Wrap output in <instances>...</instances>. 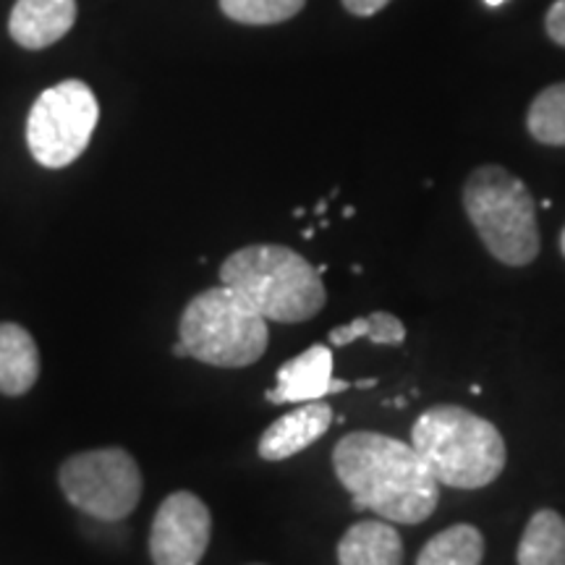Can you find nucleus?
<instances>
[{
  "label": "nucleus",
  "instance_id": "obj_19",
  "mask_svg": "<svg viewBox=\"0 0 565 565\" xmlns=\"http://www.w3.org/2000/svg\"><path fill=\"white\" fill-rule=\"evenodd\" d=\"M545 30H547L550 38H553V42H557V45L565 47V0H555L553 9L547 11Z\"/></svg>",
  "mask_w": 565,
  "mask_h": 565
},
{
  "label": "nucleus",
  "instance_id": "obj_18",
  "mask_svg": "<svg viewBox=\"0 0 565 565\" xmlns=\"http://www.w3.org/2000/svg\"><path fill=\"white\" fill-rule=\"evenodd\" d=\"M307 0H221V9L238 24L267 26L294 19Z\"/></svg>",
  "mask_w": 565,
  "mask_h": 565
},
{
  "label": "nucleus",
  "instance_id": "obj_15",
  "mask_svg": "<svg viewBox=\"0 0 565 565\" xmlns=\"http://www.w3.org/2000/svg\"><path fill=\"white\" fill-rule=\"evenodd\" d=\"M484 536L477 526L456 524L422 547L416 565H482Z\"/></svg>",
  "mask_w": 565,
  "mask_h": 565
},
{
  "label": "nucleus",
  "instance_id": "obj_12",
  "mask_svg": "<svg viewBox=\"0 0 565 565\" xmlns=\"http://www.w3.org/2000/svg\"><path fill=\"white\" fill-rule=\"evenodd\" d=\"M338 565H404V540L391 521H359L338 542Z\"/></svg>",
  "mask_w": 565,
  "mask_h": 565
},
{
  "label": "nucleus",
  "instance_id": "obj_1",
  "mask_svg": "<svg viewBox=\"0 0 565 565\" xmlns=\"http://www.w3.org/2000/svg\"><path fill=\"white\" fill-rule=\"evenodd\" d=\"M333 469L356 511L391 524H422L440 503L437 482L414 445L380 433H349L333 450Z\"/></svg>",
  "mask_w": 565,
  "mask_h": 565
},
{
  "label": "nucleus",
  "instance_id": "obj_7",
  "mask_svg": "<svg viewBox=\"0 0 565 565\" xmlns=\"http://www.w3.org/2000/svg\"><path fill=\"white\" fill-rule=\"evenodd\" d=\"M58 482L71 503L100 521H124L141 498V471L124 448L71 456L61 466Z\"/></svg>",
  "mask_w": 565,
  "mask_h": 565
},
{
  "label": "nucleus",
  "instance_id": "obj_21",
  "mask_svg": "<svg viewBox=\"0 0 565 565\" xmlns=\"http://www.w3.org/2000/svg\"><path fill=\"white\" fill-rule=\"evenodd\" d=\"M171 353H173V356H179V359H186V356H189L186 345H183L181 341H179V343H173V349H171Z\"/></svg>",
  "mask_w": 565,
  "mask_h": 565
},
{
  "label": "nucleus",
  "instance_id": "obj_17",
  "mask_svg": "<svg viewBox=\"0 0 565 565\" xmlns=\"http://www.w3.org/2000/svg\"><path fill=\"white\" fill-rule=\"evenodd\" d=\"M359 338H370L377 345H401L406 341V328L391 312H372L366 317H356V320L343 324V328L330 330V343L335 349L359 341Z\"/></svg>",
  "mask_w": 565,
  "mask_h": 565
},
{
  "label": "nucleus",
  "instance_id": "obj_16",
  "mask_svg": "<svg viewBox=\"0 0 565 565\" xmlns=\"http://www.w3.org/2000/svg\"><path fill=\"white\" fill-rule=\"evenodd\" d=\"M529 134L550 147H565V82L542 89L526 116Z\"/></svg>",
  "mask_w": 565,
  "mask_h": 565
},
{
  "label": "nucleus",
  "instance_id": "obj_20",
  "mask_svg": "<svg viewBox=\"0 0 565 565\" xmlns=\"http://www.w3.org/2000/svg\"><path fill=\"white\" fill-rule=\"evenodd\" d=\"M391 0H343L345 11L353 13V17H374L385 9Z\"/></svg>",
  "mask_w": 565,
  "mask_h": 565
},
{
  "label": "nucleus",
  "instance_id": "obj_3",
  "mask_svg": "<svg viewBox=\"0 0 565 565\" xmlns=\"http://www.w3.org/2000/svg\"><path fill=\"white\" fill-rule=\"evenodd\" d=\"M221 280L267 322H307L322 312L328 291L322 275L299 252L278 244H254L221 265Z\"/></svg>",
  "mask_w": 565,
  "mask_h": 565
},
{
  "label": "nucleus",
  "instance_id": "obj_5",
  "mask_svg": "<svg viewBox=\"0 0 565 565\" xmlns=\"http://www.w3.org/2000/svg\"><path fill=\"white\" fill-rule=\"evenodd\" d=\"M179 335L189 356L223 370H242L259 362L270 341L265 317L225 282L196 294L186 303Z\"/></svg>",
  "mask_w": 565,
  "mask_h": 565
},
{
  "label": "nucleus",
  "instance_id": "obj_4",
  "mask_svg": "<svg viewBox=\"0 0 565 565\" xmlns=\"http://www.w3.org/2000/svg\"><path fill=\"white\" fill-rule=\"evenodd\" d=\"M463 207L482 244L508 267L532 265L540 254L536 204L526 183L500 166H482L466 179Z\"/></svg>",
  "mask_w": 565,
  "mask_h": 565
},
{
  "label": "nucleus",
  "instance_id": "obj_6",
  "mask_svg": "<svg viewBox=\"0 0 565 565\" xmlns=\"http://www.w3.org/2000/svg\"><path fill=\"white\" fill-rule=\"evenodd\" d=\"M100 105L95 92L79 79L45 89L32 105L26 121V145L45 168H66L82 158L95 134Z\"/></svg>",
  "mask_w": 565,
  "mask_h": 565
},
{
  "label": "nucleus",
  "instance_id": "obj_11",
  "mask_svg": "<svg viewBox=\"0 0 565 565\" xmlns=\"http://www.w3.org/2000/svg\"><path fill=\"white\" fill-rule=\"evenodd\" d=\"M76 21V0H17L9 19L13 42L42 51L66 38Z\"/></svg>",
  "mask_w": 565,
  "mask_h": 565
},
{
  "label": "nucleus",
  "instance_id": "obj_22",
  "mask_svg": "<svg viewBox=\"0 0 565 565\" xmlns=\"http://www.w3.org/2000/svg\"><path fill=\"white\" fill-rule=\"evenodd\" d=\"M484 3H487V6H503L505 0H484Z\"/></svg>",
  "mask_w": 565,
  "mask_h": 565
},
{
  "label": "nucleus",
  "instance_id": "obj_9",
  "mask_svg": "<svg viewBox=\"0 0 565 565\" xmlns=\"http://www.w3.org/2000/svg\"><path fill=\"white\" fill-rule=\"evenodd\" d=\"M349 385L345 380L333 377V351L328 345H312L280 366L275 387L265 393V398L270 404H307L341 393Z\"/></svg>",
  "mask_w": 565,
  "mask_h": 565
},
{
  "label": "nucleus",
  "instance_id": "obj_2",
  "mask_svg": "<svg viewBox=\"0 0 565 565\" xmlns=\"http://www.w3.org/2000/svg\"><path fill=\"white\" fill-rule=\"evenodd\" d=\"M412 445L437 482L479 490L505 469V440L492 422L461 406H433L414 422Z\"/></svg>",
  "mask_w": 565,
  "mask_h": 565
},
{
  "label": "nucleus",
  "instance_id": "obj_23",
  "mask_svg": "<svg viewBox=\"0 0 565 565\" xmlns=\"http://www.w3.org/2000/svg\"><path fill=\"white\" fill-rule=\"evenodd\" d=\"M561 252H563V257H565V228L561 233Z\"/></svg>",
  "mask_w": 565,
  "mask_h": 565
},
{
  "label": "nucleus",
  "instance_id": "obj_10",
  "mask_svg": "<svg viewBox=\"0 0 565 565\" xmlns=\"http://www.w3.org/2000/svg\"><path fill=\"white\" fill-rule=\"evenodd\" d=\"M330 424H333V408L320 401H307L265 429V435L259 437V456L265 461H286L320 440Z\"/></svg>",
  "mask_w": 565,
  "mask_h": 565
},
{
  "label": "nucleus",
  "instance_id": "obj_14",
  "mask_svg": "<svg viewBox=\"0 0 565 565\" xmlns=\"http://www.w3.org/2000/svg\"><path fill=\"white\" fill-rule=\"evenodd\" d=\"M519 565H565V519L557 511H536L515 550Z\"/></svg>",
  "mask_w": 565,
  "mask_h": 565
},
{
  "label": "nucleus",
  "instance_id": "obj_8",
  "mask_svg": "<svg viewBox=\"0 0 565 565\" xmlns=\"http://www.w3.org/2000/svg\"><path fill=\"white\" fill-rule=\"evenodd\" d=\"M212 515L194 492H173L152 521L150 555L154 565H200L210 547Z\"/></svg>",
  "mask_w": 565,
  "mask_h": 565
},
{
  "label": "nucleus",
  "instance_id": "obj_13",
  "mask_svg": "<svg viewBox=\"0 0 565 565\" xmlns=\"http://www.w3.org/2000/svg\"><path fill=\"white\" fill-rule=\"evenodd\" d=\"M40 377L34 338L17 322H0V393L24 395Z\"/></svg>",
  "mask_w": 565,
  "mask_h": 565
}]
</instances>
